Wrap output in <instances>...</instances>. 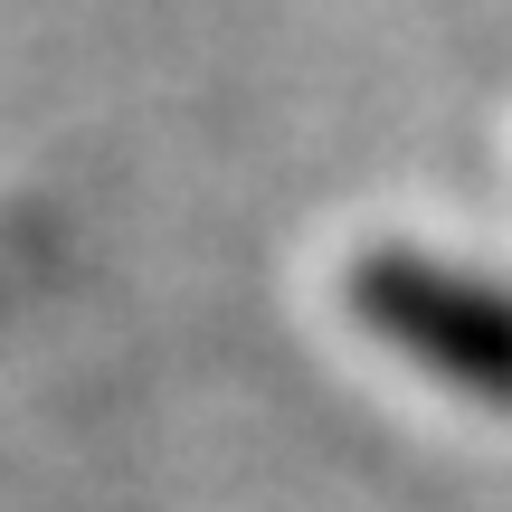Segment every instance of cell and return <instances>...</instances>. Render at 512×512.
I'll return each mask as SVG.
<instances>
[{
  "label": "cell",
  "instance_id": "cell-1",
  "mask_svg": "<svg viewBox=\"0 0 512 512\" xmlns=\"http://www.w3.org/2000/svg\"><path fill=\"white\" fill-rule=\"evenodd\" d=\"M351 313L408 370H427L484 408H512V294L484 285L475 266H446L418 247H370L351 266Z\"/></svg>",
  "mask_w": 512,
  "mask_h": 512
}]
</instances>
